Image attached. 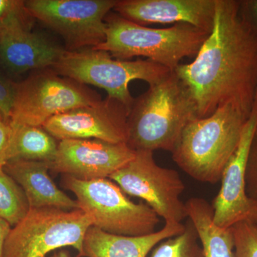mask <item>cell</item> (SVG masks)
<instances>
[{
  "label": "cell",
  "mask_w": 257,
  "mask_h": 257,
  "mask_svg": "<svg viewBox=\"0 0 257 257\" xmlns=\"http://www.w3.org/2000/svg\"><path fill=\"white\" fill-rule=\"evenodd\" d=\"M173 72L187 88L198 118L230 105L246 118L257 92V37L245 21L238 0H216L210 35L188 64Z\"/></svg>",
  "instance_id": "cell-1"
},
{
  "label": "cell",
  "mask_w": 257,
  "mask_h": 257,
  "mask_svg": "<svg viewBox=\"0 0 257 257\" xmlns=\"http://www.w3.org/2000/svg\"><path fill=\"white\" fill-rule=\"evenodd\" d=\"M197 109L187 88L172 72L135 99L128 116L127 142L135 151L172 153Z\"/></svg>",
  "instance_id": "cell-2"
},
{
  "label": "cell",
  "mask_w": 257,
  "mask_h": 257,
  "mask_svg": "<svg viewBox=\"0 0 257 257\" xmlns=\"http://www.w3.org/2000/svg\"><path fill=\"white\" fill-rule=\"evenodd\" d=\"M247 119L230 105L220 106L207 117L194 118L172 152L174 162L198 182L217 183L237 148Z\"/></svg>",
  "instance_id": "cell-3"
},
{
  "label": "cell",
  "mask_w": 257,
  "mask_h": 257,
  "mask_svg": "<svg viewBox=\"0 0 257 257\" xmlns=\"http://www.w3.org/2000/svg\"><path fill=\"white\" fill-rule=\"evenodd\" d=\"M105 23V40L93 50L105 51L121 60L146 57L172 71L183 59L195 57L210 35L189 24H176L163 29L148 28L116 13H109Z\"/></svg>",
  "instance_id": "cell-4"
},
{
  "label": "cell",
  "mask_w": 257,
  "mask_h": 257,
  "mask_svg": "<svg viewBox=\"0 0 257 257\" xmlns=\"http://www.w3.org/2000/svg\"><path fill=\"white\" fill-rule=\"evenodd\" d=\"M52 69L62 77L104 89L130 110L135 101L128 90L132 81L140 79L154 85L172 72L152 61L117 60L109 52L93 49L65 50Z\"/></svg>",
  "instance_id": "cell-5"
},
{
  "label": "cell",
  "mask_w": 257,
  "mask_h": 257,
  "mask_svg": "<svg viewBox=\"0 0 257 257\" xmlns=\"http://www.w3.org/2000/svg\"><path fill=\"white\" fill-rule=\"evenodd\" d=\"M66 188L87 214L92 226L109 234L138 236L156 231L160 218L145 203L130 200L110 179L84 181L64 176Z\"/></svg>",
  "instance_id": "cell-6"
},
{
  "label": "cell",
  "mask_w": 257,
  "mask_h": 257,
  "mask_svg": "<svg viewBox=\"0 0 257 257\" xmlns=\"http://www.w3.org/2000/svg\"><path fill=\"white\" fill-rule=\"evenodd\" d=\"M92 226L89 216L79 209H30L12 226L3 257H45L67 246L75 248L82 257L84 236Z\"/></svg>",
  "instance_id": "cell-7"
},
{
  "label": "cell",
  "mask_w": 257,
  "mask_h": 257,
  "mask_svg": "<svg viewBox=\"0 0 257 257\" xmlns=\"http://www.w3.org/2000/svg\"><path fill=\"white\" fill-rule=\"evenodd\" d=\"M101 99L85 84L62 77L52 69H42L16 82L10 121L42 127L56 115L92 105Z\"/></svg>",
  "instance_id": "cell-8"
},
{
  "label": "cell",
  "mask_w": 257,
  "mask_h": 257,
  "mask_svg": "<svg viewBox=\"0 0 257 257\" xmlns=\"http://www.w3.org/2000/svg\"><path fill=\"white\" fill-rule=\"evenodd\" d=\"M126 194L145 201L165 222L182 223L187 217L181 200L185 185L178 172L157 165L153 152L138 150L109 178Z\"/></svg>",
  "instance_id": "cell-9"
},
{
  "label": "cell",
  "mask_w": 257,
  "mask_h": 257,
  "mask_svg": "<svg viewBox=\"0 0 257 257\" xmlns=\"http://www.w3.org/2000/svg\"><path fill=\"white\" fill-rule=\"evenodd\" d=\"M117 0H26L32 18L60 35L66 50L94 48L106 39L105 19Z\"/></svg>",
  "instance_id": "cell-10"
},
{
  "label": "cell",
  "mask_w": 257,
  "mask_h": 257,
  "mask_svg": "<svg viewBox=\"0 0 257 257\" xmlns=\"http://www.w3.org/2000/svg\"><path fill=\"white\" fill-rule=\"evenodd\" d=\"M257 128V96L240 138L239 145L225 167L221 188L213 202V221L229 229L239 222L257 224V202L248 197L246 171L250 149Z\"/></svg>",
  "instance_id": "cell-11"
},
{
  "label": "cell",
  "mask_w": 257,
  "mask_h": 257,
  "mask_svg": "<svg viewBox=\"0 0 257 257\" xmlns=\"http://www.w3.org/2000/svg\"><path fill=\"white\" fill-rule=\"evenodd\" d=\"M130 112L124 104L107 96L92 105L56 115L42 127L59 141L93 139L126 144Z\"/></svg>",
  "instance_id": "cell-12"
},
{
  "label": "cell",
  "mask_w": 257,
  "mask_h": 257,
  "mask_svg": "<svg viewBox=\"0 0 257 257\" xmlns=\"http://www.w3.org/2000/svg\"><path fill=\"white\" fill-rule=\"evenodd\" d=\"M127 144L93 140H64L58 143L50 170L81 180L106 179L135 155Z\"/></svg>",
  "instance_id": "cell-13"
},
{
  "label": "cell",
  "mask_w": 257,
  "mask_h": 257,
  "mask_svg": "<svg viewBox=\"0 0 257 257\" xmlns=\"http://www.w3.org/2000/svg\"><path fill=\"white\" fill-rule=\"evenodd\" d=\"M32 25L19 22L0 28V69L11 78L28 71L52 68L65 51L32 31Z\"/></svg>",
  "instance_id": "cell-14"
},
{
  "label": "cell",
  "mask_w": 257,
  "mask_h": 257,
  "mask_svg": "<svg viewBox=\"0 0 257 257\" xmlns=\"http://www.w3.org/2000/svg\"><path fill=\"white\" fill-rule=\"evenodd\" d=\"M216 0H117L115 13L145 25L189 24L211 33Z\"/></svg>",
  "instance_id": "cell-15"
},
{
  "label": "cell",
  "mask_w": 257,
  "mask_h": 257,
  "mask_svg": "<svg viewBox=\"0 0 257 257\" xmlns=\"http://www.w3.org/2000/svg\"><path fill=\"white\" fill-rule=\"evenodd\" d=\"M184 229L182 223L165 222L152 234L131 236L109 234L92 226L84 236L82 257H147L159 243Z\"/></svg>",
  "instance_id": "cell-16"
},
{
  "label": "cell",
  "mask_w": 257,
  "mask_h": 257,
  "mask_svg": "<svg viewBox=\"0 0 257 257\" xmlns=\"http://www.w3.org/2000/svg\"><path fill=\"white\" fill-rule=\"evenodd\" d=\"M4 169L23 189L30 209H79L77 200L58 188L49 176L50 164L36 161L10 160Z\"/></svg>",
  "instance_id": "cell-17"
},
{
  "label": "cell",
  "mask_w": 257,
  "mask_h": 257,
  "mask_svg": "<svg viewBox=\"0 0 257 257\" xmlns=\"http://www.w3.org/2000/svg\"><path fill=\"white\" fill-rule=\"evenodd\" d=\"M187 217L197 231L204 257H235L232 228L223 229L213 221L212 207L202 198L185 202Z\"/></svg>",
  "instance_id": "cell-18"
},
{
  "label": "cell",
  "mask_w": 257,
  "mask_h": 257,
  "mask_svg": "<svg viewBox=\"0 0 257 257\" xmlns=\"http://www.w3.org/2000/svg\"><path fill=\"white\" fill-rule=\"evenodd\" d=\"M9 161H36L50 164L55 160L58 143L41 126L12 123ZM8 161V162H9Z\"/></svg>",
  "instance_id": "cell-19"
},
{
  "label": "cell",
  "mask_w": 257,
  "mask_h": 257,
  "mask_svg": "<svg viewBox=\"0 0 257 257\" xmlns=\"http://www.w3.org/2000/svg\"><path fill=\"white\" fill-rule=\"evenodd\" d=\"M30 210L28 199L13 177L0 166V217L12 226L22 220Z\"/></svg>",
  "instance_id": "cell-20"
},
{
  "label": "cell",
  "mask_w": 257,
  "mask_h": 257,
  "mask_svg": "<svg viewBox=\"0 0 257 257\" xmlns=\"http://www.w3.org/2000/svg\"><path fill=\"white\" fill-rule=\"evenodd\" d=\"M197 231L187 220L180 234L161 241L147 257H204Z\"/></svg>",
  "instance_id": "cell-21"
},
{
  "label": "cell",
  "mask_w": 257,
  "mask_h": 257,
  "mask_svg": "<svg viewBox=\"0 0 257 257\" xmlns=\"http://www.w3.org/2000/svg\"><path fill=\"white\" fill-rule=\"evenodd\" d=\"M231 228L235 257H257V224L239 222Z\"/></svg>",
  "instance_id": "cell-22"
},
{
  "label": "cell",
  "mask_w": 257,
  "mask_h": 257,
  "mask_svg": "<svg viewBox=\"0 0 257 257\" xmlns=\"http://www.w3.org/2000/svg\"><path fill=\"white\" fill-rule=\"evenodd\" d=\"M24 0H0V28L16 22L32 23Z\"/></svg>",
  "instance_id": "cell-23"
},
{
  "label": "cell",
  "mask_w": 257,
  "mask_h": 257,
  "mask_svg": "<svg viewBox=\"0 0 257 257\" xmlns=\"http://www.w3.org/2000/svg\"><path fill=\"white\" fill-rule=\"evenodd\" d=\"M16 82L0 69V114L10 121L14 106Z\"/></svg>",
  "instance_id": "cell-24"
},
{
  "label": "cell",
  "mask_w": 257,
  "mask_h": 257,
  "mask_svg": "<svg viewBox=\"0 0 257 257\" xmlns=\"http://www.w3.org/2000/svg\"><path fill=\"white\" fill-rule=\"evenodd\" d=\"M246 189L248 197L257 202V135L250 149L246 171Z\"/></svg>",
  "instance_id": "cell-25"
},
{
  "label": "cell",
  "mask_w": 257,
  "mask_h": 257,
  "mask_svg": "<svg viewBox=\"0 0 257 257\" xmlns=\"http://www.w3.org/2000/svg\"><path fill=\"white\" fill-rule=\"evenodd\" d=\"M11 123L6 120L0 121V166L4 167L9 161V150L11 142Z\"/></svg>",
  "instance_id": "cell-26"
},
{
  "label": "cell",
  "mask_w": 257,
  "mask_h": 257,
  "mask_svg": "<svg viewBox=\"0 0 257 257\" xmlns=\"http://www.w3.org/2000/svg\"><path fill=\"white\" fill-rule=\"evenodd\" d=\"M239 5L243 18L257 37V0H241Z\"/></svg>",
  "instance_id": "cell-27"
},
{
  "label": "cell",
  "mask_w": 257,
  "mask_h": 257,
  "mask_svg": "<svg viewBox=\"0 0 257 257\" xmlns=\"http://www.w3.org/2000/svg\"><path fill=\"white\" fill-rule=\"evenodd\" d=\"M11 229L10 223L0 217V257H3L5 241Z\"/></svg>",
  "instance_id": "cell-28"
},
{
  "label": "cell",
  "mask_w": 257,
  "mask_h": 257,
  "mask_svg": "<svg viewBox=\"0 0 257 257\" xmlns=\"http://www.w3.org/2000/svg\"><path fill=\"white\" fill-rule=\"evenodd\" d=\"M45 257H73L71 256L70 253H69V251H65V250H60V251H57L52 254V256H45ZM80 257V256H77Z\"/></svg>",
  "instance_id": "cell-29"
},
{
  "label": "cell",
  "mask_w": 257,
  "mask_h": 257,
  "mask_svg": "<svg viewBox=\"0 0 257 257\" xmlns=\"http://www.w3.org/2000/svg\"><path fill=\"white\" fill-rule=\"evenodd\" d=\"M2 120H5L4 119V117H3V115L0 114V121H2Z\"/></svg>",
  "instance_id": "cell-30"
},
{
  "label": "cell",
  "mask_w": 257,
  "mask_h": 257,
  "mask_svg": "<svg viewBox=\"0 0 257 257\" xmlns=\"http://www.w3.org/2000/svg\"><path fill=\"white\" fill-rule=\"evenodd\" d=\"M256 96H257V92H256ZM257 135V128H256V135Z\"/></svg>",
  "instance_id": "cell-31"
}]
</instances>
